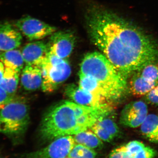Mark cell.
Instances as JSON below:
<instances>
[{"label":"cell","instance_id":"cell-31","mask_svg":"<svg viewBox=\"0 0 158 158\" xmlns=\"http://www.w3.org/2000/svg\"><path fill=\"white\" fill-rule=\"evenodd\" d=\"M2 51L1 50V49H0V55L2 53Z\"/></svg>","mask_w":158,"mask_h":158},{"label":"cell","instance_id":"cell-14","mask_svg":"<svg viewBox=\"0 0 158 158\" xmlns=\"http://www.w3.org/2000/svg\"><path fill=\"white\" fill-rule=\"evenodd\" d=\"M158 85V81H148L137 72L132 75L130 82V90L133 95L142 96L146 95Z\"/></svg>","mask_w":158,"mask_h":158},{"label":"cell","instance_id":"cell-22","mask_svg":"<svg viewBox=\"0 0 158 158\" xmlns=\"http://www.w3.org/2000/svg\"><path fill=\"white\" fill-rule=\"evenodd\" d=\"M155 62L145 65L137 72L141 74V76L148 81H158V64H155Z\"/></svg>","mask_w":158,"mask_h":158},{"label":"cell","instance_id":"cell-21","mask_svg":"<svg viewBox=\"0 0 158 158\" xmlns=\"http://www.w3.org/2000/svg\"><path fill=\"white\" fill-rule=\"evenodd\" d=\"M106 116L102 117L95 123L107 131L113 138H116L119 135V128L114 120Z\"/></svg>","mask_w":158,"mask_h":158},{"label":"cell","instance_id":"cell-13","mask_svg":"<svg viewBox=\"0 0 158 158\" xmlns=\"http://www.w3.org/2000/svg\"><path fill=\"white\" fill-rule=\"evenodd\" d=\"M21 83L24 89L34 91L42 87L43 77L40 68L36 65H26L23 69Z\"/></svg>","mask_w":158,"mask_h":158},{"label":"cell","instance_id":"cell-3","mask_svg":"<svg viewBox=\"0 0 158 158\" xmlns=\"http://www.w3.org/2000/svg\"><path fill=\"white\" fill-rule=\"evenodd\" d=\"M80 67V72L96 79L108 101L117 100L126 92L127 78L102 53L94 52L86 54Z\"/></svg>","mask_w":158,"mask_h":158},{"label":"cell","instance_id":"cell-19","mask_svg":"<svg viewBox=\"0 0 158 158\" xmlns=\"http://www.w3.org/2000/svg\"><path fill=\"white\" fill-rule=\"evenodd\" d=\"M79 78V87L80 88L89 93L106 98L99 84L93 77L80 72Z\"/></svg>","mask_w":158,"mask_h":158},{"label":"cell","instance_id":"cell-4","mask_svg":"<svg viewBox=\"0 0 158 158\" xmlns=\"http://www.w3.org/2000/svg\"><path fill=\"white\" fill-rule=\"evenodd\" d=\"M30 121V109L25 99L15 97L0 110V134L14 139L25 132Z\"/></svg>","mask_w":158,"mask_h":158},{"label":"cell","instance_id":"cell-30","mask_svg":"<svg viewBox=\"0 0 158 158\" xmlns=\"http://www.w3.org/2000/svg\"><path fill=\"white\" fill-rule=\"evenodd\" d=\"M0 158H6L2 156H0Z\"/></svg>","mask_w":158,"mask_h":158},{"label":"cell","instance_id":"cell-10","mask_svg":"<svg viewBox=\"0 0 158 158\" xmlns=\"http://www.w3.org/2000/svg\"><path fill=\"white\" fill-rule=\"evenodd\" d=\"M65 91L69 98L78 105L91 107L110 106L109 102L104 97L89 93L75 85H68Z\"/></svg>","mask_w":158,"mask_h":158},{"label":"cell","instance_id":"cell-17","mask_svg":"<svg viewBox=\"0 0 158 158\" xmlns=\"http://www.w3.org/2000/svg\"><path fill=\"white\" fill-rule=\"evenodd\" d=\"M74 139L76 144H82L91 149L101 148L102 141L92 131L89 129L74 135Z\"/></svg>","mask_w":158,"mask_h":158},{"label":"cell","instance_id":"cell-24","mask_svg":"<svg viewBox=\"0 0 158 158\" xmlns=\"http://www.w3.org/2000/svg\"><path fill=\"white\" fill-rule=\"evenodd\" d=\"M108 158H133L127 149L125 145L113 149Z\"/></svg>","mask_w":158,"mask_h":158},{"label":"cell","instance_id":"cell-18","mask_svg":"<svg viewBox=\"0 0 158 158\" xmlns=\"http://www.w3.org/2000/svg\"><path fill=\"white\" fill-rule=\"evenodd\" d=\"M19 75V73L15 70L6 67L2 79L0 83V86L12 96H14L17 91Z\"/></svg>","mask_w":158,"mask_h":158},{"label":"cell","instance_id":"cell-20","mask_svg":"<svg viewBox=\"0 0 158 158\" xmlns=\"http://www.w3.org/2000/svg\"><path fill=\"white\" fill-rule=\"evenodd\" d=\"M97 153L94 149L76 144L68 156L69 158H96Z\"/></svg>","mask_w":158,"mask_h":158},{"label":"cell","instance_id":"cell-23","mask_svg":"<svg viewBox=\"0 0 158 158\" xmlns=\"http://www.w3.org/2000/svg\"><path fill=\"white\" fill-rule=\"evenodd\" d=\"M90 130H91L102 141L110 142L113 141L114 138L107 131L100 127L98 126L95 123L90 127Z\"/></svg>","mask_w":158,"mask_h":158},{"label":"cell","instance_id":"cell-2","mask_svg":"<svg viewBox=\"0 0 158 158\" xmlns=\"http://www.w3.org/2000/svg\"><path fill=\"white\" fill-rule=\"evenodd\" d=\"M110 106L91 107L65 101L50 109L43 119L41 137L48 141L73 135L90 129L98 120L109 115Z\"/></svg>","mask_w":158,"mask_h":158},{"label":"cell","instance_id":"cell-29","mask_svg":"<svg viewBox=\"0 0 158 158\" xmlns=\"http://www.w3.org/2000/svg\"><path fill=\"white\" fill-rule=\"evenodd\" d=\"M5 66L2 62L0 61V83L2 81V79L4 75V73H5Z\"/></svg>","mask_w":158,"mask_h":158},{"label":"cell","instance_id":"cell-7","mask_svg":"<svg viewBox=\"0 0 158 158\" xmlns=\"http://www.w3.org/2000/svg\"><path fill=\"white\" fill-rule=\"evenodd\" d=\"M15 26L31 41L52 35L56 30L55 27L30 16H25L18 20Z\"/></svg>","mask_w":158,"mask_h":158},{"label":"cell","instance_id":"cell-28","mask_svg":"<svg viewBox=\"0 0 158 158\" xmlns=\"http://www.w3.org/2000/svg\"><path fill=\"white\" fill-rule=\"evenodd\" d=\"M14 96L10 95L0 86V110L11 101Z\"/></svg>","mask_w":158,"mask_h":158},{"label":"cell","instance_id":"cell-27","mask_svg":"<svg viewBox=\"0 0 158 158\" xmlns=\"http://www.w3.org/2000/svg\"><path fill=\"white\" fill-rule=\"evenodd\" d=\"M145 98L150 103L158 106V85L146 94Z\"/></svg>","mask_w":158,"mask_h":158},{"label":"cell","instance_id":"cell-26","mask_svg":"<svg viewBox=\"0 0 158 158\" xmlns=\"http://www.w3.org/2000/svg\"><path fill=\"white\" fill-rule=\"evenodd\" d=\"M156 155V152L149 146H145L143 149L137 152L133 158H154Z\"/></svg>","mask_w":158,"mask_h":158},{"label":"cell","instance_id":"cell-25","mask_svg":"<svg viewBox=\"0 0 158 158\" xmlns=\"http://www.w3.org/2000/svg\"><path fill=\"white\" fill-rule=\"evenodd\" d=\"M125 146L128 152L133 157L137 152L143 149L146 145L141 141H130Z\"/></svg>","mask_w":158,"mask_h":158},{"label":"cell","instance_id":"cell-1","mask_svg":"<svg viewBox=\"0 0 158 158\" xmlns=\"http://www.w3.org/2000/svg\"><path fill=\"white\" fill-rule=\"evenodd\" d=\"M91 42L127 78L158 60V47L136 26L113 12L92 7L86 15Z\"/></svg>","mask_w":158,"mask_h":158},{"label":"cell","instance_id":"cell-9","mask_svg":"<svg viewBox=\"0 0 158 158\" xmlns=\"http://www.w3.org/2000/svg\"><path fill=\"white\" fill-rule=\"evenodd\" d=\"M147 105L144 102L138 101L131 102L122 110L120 122L124 126L130 128L141 126L148 116Z\"/></svg>","mask_w":158,"mask_h":158},{"label":"cell","instance_id":"cell-16","mask_svg":"<svg viewBox=\"0 0 158 158\" xmlns=\"http://www.w3.org/2000/svg\"><path fill=\"white\" fill-rule=\"evenodd\" d=\"M142 135L148 141L158 144V115L148 114L141 126Z\"/></svg>","mask_w":158,"mask_h":158},{"label":"cell","instance_id":"cell-6","mask_svg":"<svg viewBox=\"0 0 158 158\" xmlns=\"http://www.w3.org/2000/svg\"><path fill=\"white\" fill-rule=\"evenodd\" d=\"M76 144L73 136H63L54 139L47 147L28 154L25 158H65Z\"/></svg>","mask_w":158,"mask_h":158},{"label":"cell","instance_id":"cell-15","mask_svg":"<svg viewBox=\"0 0 158 158\" xmlns=\"http://www.w3.org/2000/svg\"><path fill=\"white\" fill-rule=\"evenodd\" d=\"M16 49L3 52L0 55V61L6 68L11 69L20 73L25 62L22 52Z\"/></svg>","mask_w":158,"mask_h":158},{"label":"cell","instance_id":"cell-8","mask_svg":"<svg viewBox=\"0 0 158 158\" xmlns=\"http://www.w3.org/2000/svg\"><path fill=\"white\" fill-rule=\"evenodd\" d=\"M76 43L73 33L60 31L52 34L48 44L50 52L63 59H68L72 53Z\"/></svg>","mask_w":158,"mask_h":158},{"label":"cell","instance_id":"cell-12","mask_svg":"<svg viewBox=\"0 0 158 158\" xmlns=\"http://www.w3.org/2000/svg\"><path fill=\"white\" fill-rule=\"evenodd\" d=\"M22 38L20 32L10 23H0V49L2 52L18 48Z\"/></svg>","mask_w":158,"mask_h":158},{"label":"cell","instance_id":"cell-11","mask_svg":"<svg viewBox=\"0 0 158 158\" xmlns=\"http://www.w3.org/2000/svg\"><path fill=\"white\" fill-rule=\"evenodd\" d=\"M49 52L48 44L37 41L26 44L21 52L26 65L38 66L46 57Z\"/></svg>","mask_w":158,"mask_h":158},{"label":"cell","instance_id":"cell-5","mask_svg":"<svg viewBox=\"0 0 158 158\" xmlns=\"http://www.w3.org/2000/svg\"><path fill=\"white\" fill-rule=\"evenodd\" d=\"M42 73V89L46 92H53L69 77L71 68L66 59L59 58L50 52L38 65Z\"/></svg>","mask_w":158,"mask_h":158}]
</instances>
